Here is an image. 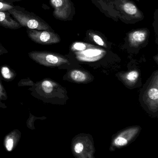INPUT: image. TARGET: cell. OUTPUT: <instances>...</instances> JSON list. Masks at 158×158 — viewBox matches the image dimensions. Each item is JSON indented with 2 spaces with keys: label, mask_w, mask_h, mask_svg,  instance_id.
Instances as JSON below:
<instances>
[{
  "label": "cell",
  "mask_w": 158,
  "mask_h": 158,
  "mask_svg": "<svg viewBox=\"0 0 158 158\" xmlns=\"http://www.w3.org/2000/svg\"><path fill=\"white\" fill-rule=\"evenodd\" d=\"M27 33L31 40L40 45H51L60 41L59 35L53 31L27 28Z\"/></svg>",
  "instance_id": "4"
},
{
  "label": "cell",
  "mask_w": 158,
  "mask_h": 158,
  "mask_svg": "<svg viewBox=\"0 0 158 158\" xmlns=\"http://www.w3.org/2000/svg\"><path fill=\"white\" fill-rule=\"evenodd\" d=\"M9 52L6 48H4V46L0 42V56L3 54H7Z\"/></svg>",
  "instance_id": "22"
},
{
  "label": "cell",
  "mask_w": 158,
  "mask_h": 158,
  "mask_svg": "<svg viewBox=\"0 0 158 158\" xmlns=\"http://www.w3.org/2000/svg\"><path fill=\"white\" fill-rule=\"evenodd\" d=\"M0 26L4 28L13 30L22 27V26L12 16L8 11H0Z\"/></svg>",
  "instance_id": "9"
},
{
  "label": "cell",
  "mask_w": 158,
  "mask_h": 158,
  "mask_svg": "<svg viewBox=\"0 0 158 158\" xmlns=\"http://www.w3.org/2000/svg\"><path fill=\"white\" fill-rule=\"evenodd\" d=\"M69 77L73 81L77 83H84L88 79V76L87 73L80 70H75L70 72Z\"/></svg>",
  "instance_id": "13"
},
{
  "label": "cell",
  "mask_w": 158,
  "mask_h": 158,
  "mask_svg": "<svg viewBox=\"0 0 158 158\" xmlns=\"http://www.w3.org/2000/svg\"><path fill=\"white\" fill-rule=\"evenodd\" d=\"M84 138H77L73 144V151L77 157L84 158L92 155L93 147L89 140Z\"/></svg>",
  "instance_id": "6"
},
{
  "label": "cell",
  "mask_w": 158,
  "mask_h": 158,
  "mask_svg": "<svg viewBox=\"0 0 158 158\" xmlns=\"http://www.w3.org/2000/svg\"><path fill=\"white\" fill-rule=\"evenodd\" d=\"M41 1H42V0H41Z\"/></svg>",
  "instance_id": "25"
},
{
  "label": "cell",
  "mask_w": 158,
  "mask_h": 158,
  "mask_svg": "<svg viewBox=\"0 0 158 158\" xmlns=\"http://www.w3.org/2000/svg\"><path fill=\"white\" fill-rule=\"evenodd\" d=\"M123 10L125 13L130 15H135L138 12L137 7L130 2H127L123 5Z\"/></svg>",
  "instance_id": "15"
},
{
  "label": "cell",
  "mask_w": 158,
  "mask_h": 158,
  "mask_svg": "<svg viewBox=\"0 0 158 158\" xmlns=\"http://www.w3.org/2000/svg\"><path fill=\"white\" fill-rule=\"evenodd\" d=\"M8 11L22 27L30 29L53 31L51 27L42 18L21 6H15Z\"/></svg>",
  "instance_id": "2"
},
{
  "label": "cell",
  "mask_w": 158,
  "mask_h": 158,
  "mask_svg": "<svg viewBox=\"0 0 158 158\" xmlns=\"http://www.w3.org/2000/svg\"><path fill=\"white\" fill-rule=\"evenodd\" d=\"M8 95L5 87L3 86L0 79V101H5L8 99Z\"/></svg>",
  "instance_id": "18"
},
{
  "label": "cell",
  "mask_w": 158,
  "mask_h": 158,
  "mask_svg": "<svg viewBox=\"0 0 158 158\" xmlns=\"http://www.w3.org/2000/svg\"><path fill=\"white\" fill-rule=\"evenodd\" d=\"M148 31L139 30L134 31L129 35V41L133 46H138L145 41L148 35Z\"/></svg>",
  "instance_id": "10"
},
{
  "label": "cell",
  "mask_w": 158,
  "mask_h": 158,
  "mask_svg": "<svg viewBox=\"0 0 158 158\" xmlns=\"http://www.w3.org/2000/svg\"><path fill=\"white\" fill-rule=\"evenodd\" d=\"M140 129L139 127H131L124 129L113 139L112 146L116 148L127 146L136 137Z\"/></svg>",
  "instance_id": "5"
},
{
  "label": "cell",
  "mask_w": 158,
  "mask_h": 158,
  "mask_svg": "<svg viewBox=\"0 0 158 158\" xmlns=\"http://www.w3.org/2000/svg\"><path fill=\"white\" fill-rule=\"evenodd\" d=\"M74 48L77 51H84L86 48V46L82 43H77L73 46Z\"/></svg>",
  "instance_id": "21"
},
{
  "label": "cell",
  "mask_w": 158,
  "mask_h": 158,
  "mask_svg": "<svg viewBox=\"0 0 158 158\" xmlns=\"http://www.w3.org/2000/svg\"><path fill=\"white\" fill-rule=\"evenodd\" d=\"M29 90L33 97L44 103L61 104L65 97V91L60 84L50 78L38 81Z\"/></svg>",
  "instance_id": "1"
},
{
  "label": "cell",
  "mask_w": 158,
  "mask_h": 158,
  "mask_svg": "<svg viewBox=\"0 0 158 158\" xmlns=\"http://www.w3.org/2000/svg\"><path fill=\"white\" fill-rule=\"evenodd\" d=\"M22 133L18 129H15L6 135L4 138L3 145L7 152H12L16 148L21 139Z\"/></svg>",
  "instance_id": "8"
},
{
  "label": "cell",
  "mask_w": 158,
  "mask_h": 158,
  "mask_svg": "<svg viewBox=\"0 0 158 158\" xmlns=\"http://www.w3.org/2000/svg\"><path fill=\"white\" fill-rule=\"evenodd\" d=\"M16 76V72L9 65L5 64L0 66V79L11 82L14 80Z\"/></svg>",
  "instance_id": "11"
},
{
  "label": "cell",
  "mask_w": 158,
  "mask_h": 158,
  "mask_svg": "<svg viewBox=\"0 0 158 158\" xmlns=\"http://www.w3.org/2000/svg\"><path fill=\"white\" fill-rule=\"evenodd\" d=\"M139 77V73L137 71L133 70L126 74L124 77L125 82L129 85L135 84Z\"/></svg>",
  "instance_id": "14"
},
{
  "label": "cell",
  "mask_w": 158,
  "mask_h": 158,
  "mask_svg": "<svg viewBox=\"0 0 158 158\" xmlns=\"http://www.w3.org/2000/svg\"><path fill=\"white\" fill-rule=\"evenodd\" d=\"M101 53V52L98 50H89L86 51L83 54L86 57H92L98 56Z\"/></svg>",
  "instance_id": "19"
},
{
  "label": "cell",
  "mask_w": 158,
  "mask_h": 158,
  "mask_svg": "<svg viewBox=\"0 0 158 158\" xmlns=\"http://www.w3.org/2000/svg\"><path fill=\"white\" fill-rule=\"evenodd\" d=\"M1 1H4L7 2L14 3L15 2H19L22 1L23 0H1Z\"/></svg>",
  "instance_id": "23"
},
{
  "label": "cell",
  "mask_w": 158,
  "mask_h": 158,
  "mask_svg": "<svg viewBox=\"0 0 158 158\" xmlns=\"http://www.w3.org/2000/svg\"><path fill=\"white\" fill-rule=\"evenodd\" d=\"M29 58L40 65L48 67H58L69 63L62 55L48 51H34L28 53Z\"/></svg>",
  "instance_id": "3"
},
{
  "label": "cell",
  "mask_w": 158,
  "mask_h": 158,
  "mask_svg": "<svg viewBox=\"0 0 158 158\" xmlns=\"http://www.w3.org/2000/svg\"><path fill=\"white\" fill-rule=\"evenodd\" d=\"M15 5L12 2L0 0V11H7L14 8Z\"/></svg>",
  "instance_id": "16"
},
{
  "label": "cell",
  "mask_w": 158,
  "mask_h": 158,
  "mask_svg": "<svg viewBox=\"0 0 158 158\" xmlns=\"http://www.w3.org/2000/svg\"><path fill=\"white\" fill-rule=\"evenodd\" d=\"M0 107L2 108H3V109H5V108H7V107L4 103H2V101H0Z\"/></svg>",
  "instance_id": "24"
},
{
  "label": "cell",
  "mask_w": 158,
  "mask_h": 158,
  "mask_svg": "<svg viewBox=\"0 0 158 158\" xmlns=\"http://www.w3.org/2000/svg\"><path fill=\"white\" fill-rule=\"evenodd\" d=\"M50 2L54 9L53 16L56 19L60 20L67 19L71 9L69 0H50Z\"/></svg>",
  "instance_id": "7"
},
{
  "label": "cell",
  "mask_w": 158,
  "mask_h": 158,
  "mask_svg": "<svg viewBox=\"0 0 158 158\" xmlns=\"http://www.w3.org/2000/svg\"><path fill=\"white\" fill-rule=\"evenodd\" d=\"M147 102L150 104L158 106V89L157 83L156 85L152 86L148 89L146 93Z\"/></svg>",
  "instance_id": "12"
},
{
  "label": "cell",
  "mask_w": 158,
  "mask_h": 158,
  "mask_svg": "<svg viewBox=\"0 0 158 158\" xmlns=\"http://www.w3.org/2000/svg\"><path fill=\"white\" fill-rule=\"evenodd\" d=\"M35 83L29 78L23 79L18 83V85L20 87L22 86H32L35 85Z\"/></svg>",
  "instance_id": "17"
},
{
  "label": "cell",
  "mask_w": 158,
  "mask_h": 158,
  "mask_svg": "<svg viewBox=\"0 0 158 158\" xmlns=\"http://www.w3.org/2000/svg\"><path fill=\"white\" fill-rule=\"evenodd\" d=\"M93 39L94 41L98 45H100L101 46H103V47H105V44L104 43V41L98 35H93Z\"/></svg>",
  "instance_id": "20"
}]
</instances>
